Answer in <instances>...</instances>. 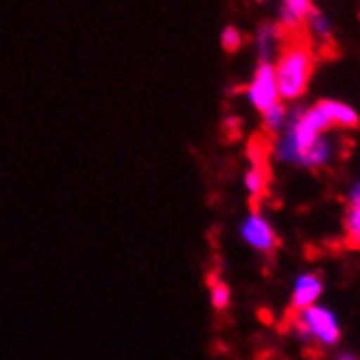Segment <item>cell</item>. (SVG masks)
<instances>
[{"label":"cell","instance_id":"cell-1","mask_svg":"<svg viewBox=\"0 0 360 360\" xmlns=\"http://www.w3.org/2000/svg\"><path fill=\"white\" fill-rule=\"evenodd\" d=\"M360 124L358 112L345 101L321 98L310 108H292L284 131L271 140V153L278 160L302 166L310 146L332 129H356Z\"/></svg>","mask_w":360,"mask_h":360},{"label":"cell","instance_id":"cell-2","mask_svg":"<svg viewBox=\"0 0 360 360\" xmlns=\"http://www.w3.org/2000/svg\"><path fill=\"white\" fill-rule=\"evenodd\" d=\"M280 96L284 103H295L306 96L316 68V55L306 37H290L280 57L273 61Z\"/></svg>","mask_w":360,"mask_h":360},{"label":"cell","instance_id":"cell-3","mask_svg":"<svg viewBox=\"0 0 360 360\" xmlns=\"http://www.w3.org/2000/svg\"><path fill=\"white\" fill-rule=\"evenodd\" d=\"M286 326H290L292 332L300 336V341L308 345L316 341L323 347H332L341 341L336 316L321 306H310L300 314H286Z\"/></svg>","mask_w":360,"mask_h":360},{"label":"cell","instance_id":"cell-4","mask_svg":"<svg viewBox=\"0 0 360 360\" xmlns=\"http://www.w3.org/2000/svg\"><path fill=\"white\" fill-rule=\"evenodd\" d=\"M245 98L249 101L251 108L260 114H264L266 110L273 108V105H278L282 101L273 63H264V61L256 63L253 75L245 86Z\"/></svg>","mask_w":360,"mask_h":360},{"label":"cell","instance_id":"cell-5","mask_svg":"<svg viewBox=\"0 0 360 360\" xmlns=\"http://www.w3.org/2000/svg\"><path fill=\"white\" fill-rule=\"evenodd\" d=\"M288 39H290L288 31L282 29L275 20H262L251 37L258 61H264V63H273L278 59L284 46L288 44Z\"/></svg>","mask_w":360,"mask_h":360},{"label":"cell","instance_id":"cell-6","mask_svg":"<svg viewBox=\"0 0 360 360\" xmlns=\"http://www.w3.org/2000/svg\"><path fill=\"white\" fill-rule=\"evenodd\" d=\"M240 234L249 247L264 253V256H273L280 247L278 234H275V229L260 214V210H251V214L247 217V221L240 227Z\"/></svg>","mask_w":360,"mask_h":360},{"label":"cell","instance_id":"cell-7","mask_svg":"<svg viewBox=\"0 0 360 360\" xmlns=\"http://www.w3.org/2000/svg\"><path fill=\"white\" fill-rule=\"evenodd\" d=\"M323 290V280L316 273H304L295 282V290H292V300L290 306L286 310V314H300L306 308L314 306V302L319 300V295Z\"/></svg>","mask_w":360,"mask_h":360},{"label":"cell","instance_id":"cell-8","mask_svg":"<svg viewBox=\"0 0 360 360\" xmlns=\"http://www.w3.org/2000/svg\"><path fill=\"white\" fill-rule=\"evenodd\" d=\"M343 243L352 251H360V181L352 186L345 214H343Z\"/></svg>","mask_w":360,"mask_h":360},{"label":"cell","instance_id":"cell-9","mask_svg":"<svg viewBox=\"0 0 360 360\" xmlns=\"http://www.w3.org/2000/svg\"><path fill=\"white\" fill-rule=\"evenodd\" d=\"M312 9H314L312 0H280L275 22L282 29H286L288 33H292L304 27V20L308 18Z\"/></svg>","mask_w":360,"mask_h":360},{"label":"cell","instance_id":"cell-10","mask_svg":"<svg viewBox=\"0 0 360 360\" xmlns=\"http://www.w3.org/2000/svg\"><path fill=\"white\" fill-rule=\"evenodd\" d=\"M304 31H306V39L310 44H330L334 37V22L332 18L321 11V9H312L308 13V18L304 20Z\"/></svg>","mask_w":360,"mask_h":360},{"label":"cell","instance_id":"cell-11","mask_svg":"<svg viewBox=\"0 0 360 360\" xmlns=\"http://www.w3.org/2000/svg\"><path fill=\"white\" fill-rule=\"evenodd\" d=\"M288 114L290 110L286 108V103L280 101L278 105H273L271 110H266L262 114V129L269 138H278L282 131H284V127L288 122Z\"/></svg>","mask_w":360,"mask_h":360},{"label":"cell","instance_id":"cell-12","mask_svg":"<svg viewBox=\"0 0 360 360\" xmlns=\"http://www.w3.org/2000/svg\"><path fill=\"white\" fill-rule=\"evenodd\" d=\"M245 41H247V35L240 27L236 25H227L223 31H221V49L229 55H234L238 53L243 46H245Z\"/></svg>","mask_w":360,"mask_h":360},{"label":"cell","instance_id":"cell-13","mask_svg":"<svg viewBox=\"0 0 360 360\" xmlns=\"http://www.w3.org/2000/svg\"><path fill=\"white\" fill-rule=\"evenodd\" d=\"M210 288H212V302H214V306L219 310H225L229 306V288L223 280L219 278H210Z\"/></svg>","mask_w":360,"mask_h":360},{"label":"cell","instance_id":"cell-14","mask_svg":"<svg viewBox=\"0 0 360 360\" xmlns=\"http://www.w3.org/2000/svg\"><path fill=\"white\" fill-rule=\"evenodd\" d=\"M336 360H360V358H356L354 354H349V352H345V354H341Z\"/></svg>","mask_w":360,"mask_h":360}]
</instances>
